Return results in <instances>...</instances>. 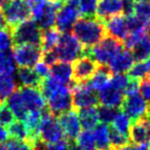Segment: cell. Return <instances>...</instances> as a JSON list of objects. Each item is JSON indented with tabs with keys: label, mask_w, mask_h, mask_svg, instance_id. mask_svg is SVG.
Returning a JSON list of instances; mask_svg holds the SVG:
<instances>
[{
	"label": "cell",
	"mask_w": 150,
	"mask_h": 150,
	"mask_svg": "<svg viewBox=\"0 0 150 150\" xmlns=\"http://www.w3.org/2000/svg\"><path fill=\"white\" fill-rule=\"evenodd\" d=\"M72 34L84 48L96 45L107 36L104 23L96 17H80L73 26Z\"/></svg>",
	"instance_id": "6da1fadb"
},
{
	"label": "cell",
	"mask_w": 150,
	"mask_h": 150,
	"mask_svg": "<svg viewBox=\"0 0 150 150\" xmlns=\"http://www.w3.org/2000/svg\"><path fill=\"white\" fill-rule=\"evenodd\" d=\"M123 43L110 36H106L92 47L84 48L83 56L88 57L101 66H107L110 60L122 48Z\"/></svg>",
	"instance_id": "7a4b0ae2"
},
{
	"label": "cell",
	"mask_w": 150,
	"mask_h": 150,
	"mask_svg": "<svg viewBox=\"0 0 150 150\" xmlns=\"http://www.w3.org/2000/svg\"><path fill=\"white\" fill-rule=\"evenodd\" d=\"M9 30L11 32L13 46L28 44V45L41 47L42 30L38 27L33 20L30 19L28 21L23 22Z\"/></svg>",
	"instance_id": "3957f363"
},
{
	"label": "cell",
	"mask_w": 150,
	"mask_h": 150,
	"mask_svg": "<svg viewBox=\"0 0 150 150\" xmlns=\"http://www.w3.org/2000/svg\"><path fill=\"white\" fill-rule=\"evenodd\" d=\"M54 52L61 62L71 63L75 62L80 57H83L84 47L72 33L66 32L61 35Z\"/></svg>",
	"instance_id": "277c9868"
},
{
	"label": "cell",
	"mask_w": 150,
	"mask_h": 150,
	"mask_svg": "<svg viewBox=\"0 0 150 150\" xmlns=\"http://www.w3.org/2000/svg\"><path fill=\"white\" fill-rule=\"evenodd\" d=\"M1 8L8 29L31 19V6L28 0H8Z\"/></svg>",
	"instance_id": "5b68a950"
},
{
	"label": "cell",
	"mask_w": 150,
	"mask_h": 150,
	"mask_svg": "<svg viewBox=\"0 0 150 150\" xmlns=\"http://www.w3.org/2000/svg\"><path fill=\"white\" fill-rule=\"evenodd\" d=\"M64 3L61 0H50L45 3L31 7V18L41 30L52 28L57 13Z\"/></svg>",
	"instance_id": "8992f818"
},
{
	"label": "cell",
	"mask_w": 150,
	"mask_h": 150,
	"mask_svg": "<svg viewBox=\"0 0 150 150\" xmlns=\"http://www.w3.org/2000/svg\"><path fill=\"white\" fill-rule=\"evenodd\" d=\"M64 138V133L59 123L58 117L54 116L44 108L42 110V120L39 127V139L45 144H54Z\"/></svg>",
	"instance_id": "52a82bcc"
},
{
	"label": "cell",
	"mask_w": 150,
	"mask_h": 150,
	"mask_svg": "<svg viewBox=\"0 0 150 150\" xmlns=\"http://www.w3.org/2000/svg\"><path fill=\"white\" fill-rule=\"evenodd\" d=\"M72 102L73 108H75V110H80L96 107L99 104V98L86 81L83 83H76V86L73 88Z\"/></svg>",
	"instance_id": "ba28073f"
},
{
	"label": "cell",
	"mask_w": 150,
	"mask_h": 150,
	"mask_svg": "<svg viewBox=\"0 0 150 150\" xmlns=\"http://www.w3.org/2000/svg\"><path fill=\"white\" fill-rule=\"evenodd\" d=\"M13 60L19 67L33 68L39 62L42 57V50L40 46L28 45H15L13 50Z\"/></svg>",
	"instance_id": "9c48e42d"
},
{
	"label": "cell",
	"mask_w": 150,
	"mask_h": 150,
	"mask_svg": "<svg viewBox=\"0 0 150 150\" xmlns=\"http://www.w3.org/2000/svg\"><path fill=\"white\" fill-rule=\"evenodd\" d=\"M48 111L54 116L59 117L63 113H66L73 108L72 91L68 86H64L61 90L54 93L47 99Z\"/></svg>",
	"instance_id": "30bf717a"
},
{
	"label": "cell",
	"mask_w": 150,
	"mask_h": 150,
	"mask_svg": "<svg viewBox=\"0 0 150 150\" xmlns=\"http://www.w3.org/2000/svg\"><path fill=\"white\" fill-rule=\"evenodd\" d=\"M80 18L77 4L64 3L57 13L56 17V29L62 33L70 32L73 26Z\"/></svg>",
	"instance_id": "8fae6325"
},
{
	"label": "cell",
	"mask_w": 150,
	"mask_h": 150,
	"mask_svg": "<svg viewBox=\"0 0 150 150\" xmlns=\"http://www.w3.org/2000/svg\"><path fill=\"white\" fill-rule=\"evenodd\" d=\"M148 108L149 106H148L147 102L144 100V98L139 93L125 96L122 105H121L122 112L129 116L132 122L145 116Z\"/></svg>",
	"instance_id": "7c38bea8"
},
{
	"label": "cell",
	"mask_w": 150,
	"mask_h": 150,
	"mask_svg": "<svg viewBox=\"0 0 150 150\" xmlns=\"http://www.w3.org/2000/svg\"><path fill=\"white\" fill-rule=\"evenodd\" d=\"M98 67L99 65L88 57H80L75 62H73V81L75 83H83L88 81Z\"/></svg>",
	"instance_id": "4fadbf2b"
},
{
	"label": "cell",
	"mask_w": 150,
	"mask_h": 150,
	"mask_svg": "<svg viewBox=\"0 0 150 150\" xmlns=\"http://www.w3.org/2000/svg\"><path fill=\"white\" fill-rule=\"evenodd\" d=\"M58 120L63 129L64 137L67 138V141H76L81 129L77 112L70 110L66 113H63L59 116Z\"/></svg>",
	"instance_id": "5bb4252c"
},
{
	"label": "cell",
	"mask_w": 150,
	"mask_h": 150,
	"mask_svg": "<svg viewBox=\"0 0 150 150\" xmlns=\"http://www.w3.org/2000/svg\"><path fill=\"white\" fill-rule=\"evenodd\" d=\"M129 141L136 145L150 142V117L144 116L133 121L129 127Z\"/></svg>",
	"instance_id": "9a60e30c"
},
{
	"label": "cell",
	"mask_w": 150,
	"mask_h": 150,
	"mask_svg": "<svg viewBox=\"0 0 150 150\" xmlns=\"http://www.w3.org/2000/svg\"><path fill=\"white\" fill-rule=\"evenodd\" d=\"M104 26L107 36L119 40L122 43L129 34L125 16L119 15L110 18L109 20L104 22Z\"/></svg>",
	"instance_id": "2e32d148"
},
{
	"label": "cell",
	"mask_w": 150,
	"mask_h": 150,
	"mask_svg": "<svg viewBox=\"0 0 150 150\" xmlns=\"http://www.w3.org/2000/svg\"><path fill=\"white\" fill-rule=\"evenodd\" d=\"M125 2L122 0H99L96 18L104 23L105 21L123 13Z\"/></svg>",
	"instance_id": "e0dca14e"
},
{
	"label": "cell",
	"mask_w": 150,
	"mask_h": 150,
	"mask_svg": "<svg viewBox=\"0 0 150 150\" xmlns=\"http://www.w3.org/2000/svg\"><path fill=\"white\" fill-rule=\"evenodd\" d=\"M19 91L28 111H42L45 108V99L39 88L22 86Z\"/></svg>",
	"instance_id": "ac0fdd59"
},
{
	"label": "cell",
	"mask_w": 150,
	"mask_h": 150,
	"mask_svg": "<svg viewBox=\"0 0 150 150\" xmlns=\"http://www.w3.org/2000/svg\"><path fill=\"white\" fill-rule=\"evenodd\" d=\"M135 62V58L133 56V52L129 50H123L121 48L114 57L108 63V68L110 71L115 74H121L132 68Z\"/></svg>",
	"instance_id": "d6986e66"
},
{
	"label": "cell",
	"mask_w": 150,
	"mask_h": 150,
	"mask_svg": "<svg viewBox=\"0 0 150 150\" xmlns=\"http://www.w3.org/2000/svg\"><path fill=\"white\" fill-rule=\"evenodd\" d=\"M50 76L56 78L57 80L62 82L63 84L68 86L71 91L76 86V83L72 79L73 69H72V65L70 63L59 62L56 63L54 65H52L50 67Z\"/></svg>",
	"instance_id": "ffe728a7"
},
{
	"label": "cell",
	"mask_w": 150,
	"mask_h": 150,
	"mask_svg": "<svg viewBox=\"0 0 150 150\" xmlns=\"http://www.w3.org/2000/svg\"><path fill=\"white\" fill-rule=\"evenodd\" d=\"M99 103L102 106L111 107V108H120L122 105L125 95L122 92L112 88L109 84L106 88L99 92Z\"/></svg>",
	"instance_id": "44dd1931"
},
{
	"label": "cell",
	"mask_w": 150,
	"mask_h": 150,
	"mask_svg": "<svg viewBox=\"0 0 150 150\" xmlns=\"http://www.w3.org/2000/svg\"><path fill=\"white\" fill-rule=\"evenodd\" d=\"M111 77H112V72L108 68V66L99 65L98 69L94 73L92 78L88 81V83L94 91L101 92L110 84Z\"/></svg>",
	"instance_id": "7402d4cb"
},
{
	"label": "cell",
	"mask_w": 150,
	"mask_h": 150,
	"mask_svg": "<svg viewBox=\"0 0 150 150\" xmlns=\"http://www.w3.org/2000/svg\"><path fill=\"white\" fill-rule=\"evenodd\" d=\"M7 107L11 110L13 114L18 120L24 121L28 114V109L26 107L25 103L23 101V98L21 96V93L19 90H17L8 99H7Z\"/></svg>",
	"instance_id": "603a6c76"
},
{
	"label": "cell",
	"mask_w": 150,
	"mask_h": 150,
	"mask_svg": "<svg viewBox=\"0 0 150 150\" xmlns=\"http://www.w3.org/2000/svg\"><path fill=\"white\" fill-rule=\"evenodd\" d=\"M19 82L22 86H29V88H39L42 79L37 75L33 68H25L19 67L17 75Z\"/></svg>",
	"instance_id": "cb8c5ba5"
},
{
	"label": "cell",
	"mask_w": 150,
	"mask_h": 150,
	"mask_svg": "<svg viewBox=\"0 0 150 150\" xmlns=\"http://www.w3.org/2000/svg\"><path fill=\"white\" fill-rule=\"evenodd\" d=\"M18 82L15 75L0 76V105L5 104L6 100L17 91Z\"/></svg>",
	"instance_id": "d4e9b609"
},
{
	"label": "cell",
	"mask_w": 150,
	"mask_h": 150,
	"mask_svg": "<svg viewBox=\"0 0 150 150\" xmlns=\"http://www.w3.org/2000/svg\"><path fill=\"white\" fill-rule=\"evenodd\" d=\"M78 118H79L80 127L86 131L95 129L100 121L98 116V109L95 107L78 110Z\"/></svg>",
	"instance_id": "484cf974"
},
{
	"label": "cell",
	"mask_w": 150,
	"mask_h": 150,
	"mask_svg": "<svg viewBox=\"0 0 150 150\" xmlns=\"http://www.w3.org/2000/svg\"><path fill=\"white\" fill-rule=\"evenodd\" d=\"M93 135L96 142L97 150H108L111 148L109 138V125L100 123L94 129Z\"/></svg>",
	"instance_id": "4316f807"
},
{
	"label": "cell",
	"mask_w": 150,
	"mask_h": 150,
	"mask_svg": "<svg viewBox=\"0 0 150 150\" xmlns=\"http://www.w3.org/2000/svg\"><path fill=\"white\" fill-rule=\"evenodd\" d=\"M61 38V32L58 31L56 28L42 30L41 33V50L42 52L45 50H52L58 45Z\"/></svg>",
	"instance_id": "83f0119b"
},
{
	"label": "cell",
	"mask_w": 150,
	"mask_h": 150,
	"mask_svg": "<svg viewBox=\"0 0 150 150\" xmlns=\"http://www.w3.org/2000/svg\"><path fill=\"white\" fill-rule=\"evenodd\" d=\"M150 72V58L144 61H138L136 64L132 66V68L129 70V79L141 80L145 79Z\"/></svg>",
	"instance_id": "f1b7e54d"
},
{
	"label": "cell",
	"mask_w": 150,
	"mask_h": 150,
	"mask_svg": "<svg viewBox=\"0 0 150 150\" xmlns=\"http://www.w3.org/2000/svg\"><path fill=\"white\" fill-rule=\"evenodd\" d=\"M17 72V64L13 60V52H0V76L2 75H11Z\"/></svg>",
	"instance_id": "f546056e"
},
{
	"label": "cell",
	"mask_w": 150,
	"mask_h": 150,
	"mask_svg": "<svg viewBox=\"0 0 150 150\" xmlns=\"http://www.w3.org/2000/svg\"><path fill=\"white\" fill-rule=\"evenodd\" d=\"M131 52H133L135 60L144 61L150 58V32L142 38Z\"/></svg>",
	"instance_id": "4dcf8cb0"
},
{
	"label": "cell",
	"mask_w": 150,
	"mask_h": 150,
	"mask_svg": "<svg viewBox=\"0 0 150 150\" xmlns=\"http://www.w3.org/2000/svg\"><path fill=\"white\" fill-rule=\"evenodd\" d=\"M64 86H66V84H63L62 82L57 80L56 78L50 76V77L42 80L38 88H39L42 96L44 97V99L47 100L50 96H52L54 93H57L59 90H61Z\"/></svg>",
	"instance_id": "1f68e13d"
},
{
	"label": "cell",
	"mask_w": 150,
	"mask_h": 150,
	"mask_svg": "<svg viewBox=\"0 0 150 150\" xmlns=\"http://www.w3.org/2000/svg\"><path fill=\"white\" fill-rule=\"evenodd\" d=\"M131 125H132L131 119L129 118V116H127L125 113H123L122 111H118V113L116 114L115 118L113 119L112 123H111V127H112L115 131L120 133L121 135L129 138Z\"/></svg>",
	"instance_id": "d6a6232c"
},
{
	"label": "cell",
	"mask_w": 150,
	"mask_h": 150,
	"mask_svg": "<svg viewBox=\"0 0 150 150\" xmlns=\"http://www.w3.org/2000/svg\"><path fill=\"white\" fill-rule=\"evenodd\" d=\"M7 132H8V135L13 139L19 140V141H25V142H28V140H29L28 129L26 127L24 121L15 120L11 125H8Z\"/></svg>",
	"instance_id": "836d02e7"
},
{
	"label": "cell",
	"mask_w": 150,
	"mask_h": 150,
	"mask_svg": "<svg viewBox=\"0 0 150 150\" xmlns=\"http://www.w3.org/2000/svg\"><path fill=\"white\" fill-rule=\"evenodd\" d=\"M75 142L77 143L81 150H97L94 135L91 131L83 129L82 132H80Z\"/></svg>",
	"instance_id": "e575fe53"
},
{
	"label": "cell",
	"mask_w": 150,
	"mask_h": 150,
	"mask_svg": "<svg viewBox=\"0 0 150 150\" xmlns=\"http://www.w3.org/2000/svg\"><path fill=\"white\" fill-rule=\"evenodd\" d=\"M99 0H79L77 2L78 11L82 17H96Z\"/></svg>",
	"instance_id": "d590c367"
},
{
	"label": "cell",
	"mask_w": 150,
	"mask_h": 150,
	"mask_svg": "<svg viewBox=\"0 0 150 150\" xmlns=\"http://www.w3.org/2000/svg\"><path fill=\"white\" fill-rule=\"evenodd\" d=\"M133 13L146 23L150 24V1H135L133 4Z\"/></svg>",
	"instance_id": "8d00e7d4"
},
{
	"label": "cell",
	"mask_w": 150,
	"mask_h": 150,
	"mask_svg": "<svg viewBox=\"0 0 150 150\" xmlns=\"http://www.w3.org/2000/svg\"><path fill=\"white\" fill-rule=\"evenodd\" d=\"M109 138H110V145L114 149H119L127 144H129V139L125 136L121 135L117 131H115L112 127H109Z\"/></svg>",
	"instance_id": "74e56055"
},
{
	"label": "cell",
	"mask_w": 150,
	"mask_h": 150,
	"mask_svg": "<svg viewBox=\"0 0 150 150\" xmlns=\"http://www.w3.org/2000/svg\"><path fill=\"white\" fill-rule=\"evenodd\" d=\"M118 113V110L116 108H111L107 106H101L98 109V116L99 120L104 125H108L109 123H112L113 119L115 118L116 114Z\"/></svg>",
	"instance_id": "f35d334b"
},
{
	"label": "cell",
	"mask_w": 150,
	"mask_h": 150,
	"mask_svg": "<svg viewBox=\"0 0 150 150\" xmlns=\"http://www.w3.org/2000/svg\"><path fill=\"white\" fill-rule=\"evenodd\" d=\"M13 45L11 32L8 28L0 29V52L11 50V47Z\"/></svg>",
	"instance_id": "ab89813d"
},
{
	"label": "cell",
	"mask_w": 150,
	"mask_h": 150,
	"mask_svg": "<svg viewBox=\"0 0 150 150\" xmlns=\"http://www.w3.org/2000/svg\"><path fill=\"white\" fill-rule=\"evenodd\" d=\"M129 82V76L121 73V74L113 75L110 80V86H112V88H116V90H118L123 93V91L125 90V88L127 86Z\"/></svg>",
	"instance_id": "60d3db41"
},
{
	"label": "cell",
	"mask_w": 150,
	"mask_h": 150,
	"mask_svg": "<svg viewBox=\"0 0 150 150\" xmlns=\"http://www.w3.org/2000/svg\"><path fill=\"white\" fill-rule=\"evenodd\" d=\"M15 121V115L5 104L0 105V125L8 127Z\"/></svg>",
	"instance_id": "b9f144b4"
},
{
	"label": "cell",
	"mask_w": 150,
	"mask_h": 150,
	"mask_svg": "<svg viewBox=\"0 0 150 150\" xmlns=\"http://www.w3.org/2000/svg\"><path fill=\"white\" fill-rule=\"evenodd\" d=\"M6 150H32V146L30 143L25 141H19L16 139H11L6 140Z\"/></svg>",
	"instance_id": "7bdbcfd3"
},
{
	"label": "cell",
	"mask_w": 150,
	"mask_h": 150,
	"mask_svg": "<svg viewBox=\"0 0 150 150\" xmlns=\"http://www.w3.org/2000/svg\"><path fill=\"white\" fill-rule=\"evenodd\" d=\"M139 91L141 92V96L144 98V100L147 102L148 106H150V79H145L140 81Z\"/></svg>",
	"instance_id": "ee69618b"
},
{
	"label": "cell",
	"mask_w": 150,
	"mask_h": 150,
	"mask_svg": "<svg viewBox=\"0 0 150 150\" xmlns=\"http://www.w3.org/2000/svg\"><path fill=\"white\" fill-rule=\"evenodd\" d=\"M34 70L42 80L50 76V67L44 64L43 62H38L34 67Z\"/></svg>",
	"instance_id": "f6af8a7d"
},
{
	"label": "cell",
	"mask_w": 150,
	"mask_h": 150,
	"mask_svg": "<svg viewBox=\"0 0 150 150\" xmlns=\"http://www.w3.org/2000/svg\"><path fill=\"white\" fill-rule=\"evenodd\" d=\"M42 61H43L44 64H46L47 66L52 67V65H54L59 61L58 56H57L54 50H45V52H42Z\"/></svg>",
	"instance_id": "bcb514c9"
},
{
	"label": "cell",
	"mask_w": 150,
	"mask_h": 150,
	"mask_svg": "<svg viewBox=\"0 0 150 150\" xmlns=\"http://www.w3.org/2000/svg\"><path fill=\"white\" fill-rule=\"evenodd\" d=\"M46 150H69V141L61 140L54 144H46Z\"/></svg>",
	"instance_id": "7dc6e473"
},
{
	"label": "cell",
	"mask_w": 150,
	"mask_h": 150,
	"mask_svg": "<svg viewBox=\"0 0 150 150\" xmlns=\"http://www.w3.org/2000/svg\"><path fill=\"white\" fill-rule=\"evenodd\" d=\"M9 135H8V132L7 129H5L3 125H0V143H3L4 141H6L8 139Z\"/></svg>",
	"instance_id": "c3c4849f"
},
{
	"label": "cell",
	"mask_w": 150,
	"mask_h": 150,
	"mask_svg": "<svg viewBox=\"0 0 150 150\" xmlns=\"http://www.w3.org/2000/svg\"><path fill=\"white\" fill-rule=\"evenodd\" d=\"M4 28H7V26H6V23H5L2 8H1V6H0V29H4Z\"/></svg>",
	"instance_id": "681fc988"
},
{
	"label": "cell",
	"mask_w": 150,
	"mask_h": 150,
	"mask_svg": "<svg viewBox=\"0 0 150 150\" xmlns=\"http://www.w3.org/2000/svg\"><path fill=\"white\" fill-rule=\"evenodd\" d=\"M134 150H150V148L148 144H140V145L134 144Z\"/></svg>",
	"instance_id": "f907efd6"
},
{
	"label": "cell",
	"mask_w": 150,
	"mask_h": 150,
	"mask_svg": "<svg viewBox=\"0 0 150 150\" xmlns=\"http://www.w3.org/2000/svg\"><path fill=\"white\" fill-rule=\"evenodd\" d=\"M50 1V0H28V2H29L30 6H34V5H37V4H41V3H45Z\"/></svg>",
	"instance_id": "816d5d0a"
},
{
	"label": "cell",
	"mask_w": 150,
	"mask_h": 150,
	"mask_svg": "<svg viewBox=\"0 0 150 150\" xmlns=\"http://www.w3.org/2000/svg\"><path fill=\"white\" fill-rule=\"evenodd\" d=\"M69 150H81L79 148V146L77 145V143L75 141L69 142Z\"/></svg>",
	"instance_id": "f5cc1de1"
},
{
	"label": "cell",
	"mask_w": 150,
	"mask_h": 150,
	"mask_svg": "<svg viewBox=\"0 0 150 150\" xmlns=\"http://www.w3.org/2000/svg\"><path fill=\"white\" fill-rule=\"evenodd\" d=\"M0 150H6V145H5V143H0Z\"/></svg>",
	"instance_id": "db71d44e"
},
{
	"label": "cell",
	"mask_w": 150,
	"mask_h": 150,
	"mask_svg": "<svg viewBox=\"0 0 150 150\" xmlns=\"http://www.w3.org/2000/svg\"><path fill=\"white\" fill-rule=\"evenodd\" d=\"M137 2H141V1H150V0H135Z\"/></svg>",
	"instance_id": "11a10c76"
},
{
	"label": "cell",
	"mask_w": 150,
	"mask_h": 150,
	"mask_svg": "<svg viewBox=\"0 0 150 150\" xmlns=\"http://www.w3.org/2000/svg\"><path fill=\"white\" fill-rule=\"evenodd\" d=\"M108 150H117V149H114V148H112V147H111L110 149H108Z\"/></svg>",
	"instance_id": "9f6ffc18"
},
{
	"label": "cell",
	"mask_w": 150,
	"mask_h": 150,
	"mask_svg": "<svg viewBox=\"0 0 150 150\" xmlns=\"http://www.w3.org/2000/svg\"><path fill=\"white\" fill-rule=\"evenodd\" d=\"M122 1H129V0H122Z\"/></svg>",
	"instance_id": "6f0895ef"
},
{
	"label": "cell",
	"mask_w": 150,
	"mask_h": 150,
	"mask_svg": "<svg viewBox=\"0 0 150 150\" xmlns=\"http://www.w3.org/2000/svg\"><path fill=\"white\" fill-rule=\"evenodd\" d=\"M149 148H150V145H149Z\"/></svg>",
	"instance_id": "680465c9"
}]
</instances>
